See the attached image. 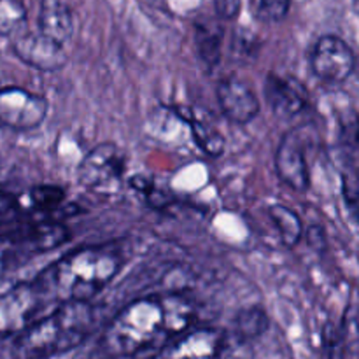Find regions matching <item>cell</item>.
Returning a JSON list of instances; mask_svg holds the SVG:
<instances>
[{
    "label": "cell",
    "mask_w": 359,
    "mask_h": 359,
    "mask_svg": "<svg viewBox=\"0 0 359 359\" xmlns=\"http://www.w3.org/2000/svg\"><path fill=\"white\" fill-rule=\"evenodd\" d=\"M196 309L182 293L146 297L126 305L102 337V347L111 356H140L163 349L170 340L188 332Z\"/></svg>",
    "instance_id": "6da1fadb"
},
{
    "label": "cell",
    "mask_w": 359,
    "mask_h": 359,
    "mask_svg": "<svg viewBox=\"0 0 359 359\" xmlns=\"http://www.w3.org/2000/svg\"><path fill=\"white\" fill-rule=\"evenodd\" d=\"M123 256L109 245L69 252L35 279L49 302H91L119 273Z\"/></svg>",
    "instance_id": "7a4b0ae2"
},
{
    "label": "cell",
    "mask_w": 359,
    "mask_h": 359,
    "mask_svg": "<svg viewBox=\"0 0 359 359\" xmlns=\"http://www.w3.org/2000/svg\"><path fill=\"white\" fill-rule=\"evenodd\" d=\"M95 325L91 302H63L51 314L39 318L18 333L13 351L20 358H46L77 347Z\"/></svg>",
    "instance_id": "3957f363"
},
{
    "label": "cell",
    "mask_w": 359,
    "mask_h": 359,
    "mask_svg": "<svg viewBox=\"0 0 359 359\" xmlns=\"http://www.w3.org/2000/svg\"><path fill=\"white\" fill-rule=\"evenodd\" d=\"M48 302L35 280L13 284L0 291V339L23 332L39 319L41 309Z\"/></svg>",
    "instance_id": "277c9868"
},
{
    "label": "cell",
    "mask_w": 359,
    "mask_h": 359,
    "mask_svg": "<svg viewBox=\"0 0 359 359\" xmlns=\"http://www.w3.org/2000/svg\"><path fill=\"white\" fill-rule=\"evenodd\" d=\"M48 98L20 86L0 88V126L14 132H30L44 123Z\"/></svg>",
    "instance_id": "5b68a950"
},
{
    "label": "cell",
    "mask_w": 359,
    "mask_h": 359,
    "mask_svg": "<svg viewBox=\"0 0 359 359\" xmlns=\"http://www.w3.org/2000/svg\"><path fill=\"white\" fill-rule=\"evenodd\" d=\"M309 62L314 76L330 84L344 83L356 69V55L353 48L333 34L321 35L314 42Z\"/></svg>",
    "instance_id": "8992f818"
},
{
    "label": "cell",
    "mask_w": 359,
    "mask_h": 359,
    "mask_svg": "<svg viewBox=\"0 0 359 359\" xmlns=\"http://www.w3.org/2000/svg\"><path fill=\"white\" fill-rule=\"evenodd\" d=\"M126 158L114 142H102L95 146L77 167V179L88 189L109 186L123 177Z\"/></svg>",
    "instance_id": "52a82bcc"
},
{
    "label": "cell",
    "mask_w": 359,
    "mask_h": 359,
    "mask_svg": "<svg viewBox=\"0 0 359 359\" xmlns=\"http://www.w3.org/2000/svg\"><path fill=\"white\" fill-rule=\"evenodd\" d=\"M11 48L20 62L41 72L62 70L69 60L65 46L53 41L42 32H27V34L16 35Z\"/></svg>",
    "instance_id": "ba28073f"
},
{
    "label": "cell",
    "mask_w": 359,
    "mask_h": 359,
    "mask_svg": "<svg viewBox=\"0 0 359 359\" xmlns=\"http://www.w3.org/2000/svg\"><path fill=\"white\" fill-rule=\"evenodd\" d=\"M216 98L224 118L233 125H249L262 111L258 95L237 76H228L217 83Z\"/></svg>",
    "instance_id": "9c48e42d"
},
{
    "label": "cell",
    "mask_w": 359,
    "mask_h": 359,
    "mask_svg": "<svg viewBox=\"0 0 359 359\" xmlns=\"http://www.w3.org/2000/svg\"><path fill=\"white\" fill-rule=\"evenodd\" d=\"M276 170L287 188L298 193H307L311 189V170L298 130L287 132L277 146Z\"/></svg>",
    "instance_id": "30bf717a"
},
{
    "label": "cell",
    "mask_w": 359,
    "mask_h": 359,
    "mask_svg": "<svg viewBox=\"0 0 359 359\" xmlns=\"http://www.w3.org/2000/svg\"><path fill=\"white\" fill-rule=\"evenodd\" d=\"M263 91L272 114L283 121L297 118L307 109L305 88L294 77H283L276 72H269L263 83Z\"/></svg>",
    "instance_id": "8fae6325"
},
{
    "label": "cell",
    "mask_w": 359,
    "mask_h": 359,
    "mask_svg": "<svg viewBox=\"0 0 359 359\" xmlns=\"http://www.w3.org/2000/svg\"><path fill=\"white\" fill-rule=\"evenodd\" d=\"M226 347V337L219 330H195L182 333L170 347L160 351L167 358H214L221 356Z\"/></svg>",
    "instance_id": "7c38bea8"
},
{
    "label": "cell",
    "mask_w": 359,
    "mask_h": 359,
    "mask_svg": "<svg viewBox=\"0 0 359 359\" xmlns=\"http://www.w3.org/2000/svg\"><path fill=\"white\" fill-rule=\"evenodd\" d=\"M39 32L60 44H69L74 35V14L63 0H41Z\"/></svg>",
    "instance_id": "4fadbf2b"
},
{
    "label": "cell",
    "mask_w": 359,
    "mask_h": 359,
    "mask_svg": "<svg viewBox=\"0 0 359 359\" xmlns=\"http://www.w3.org/2000/svg\"><path fill=\"white\" fill-rule=\"evenodd\" d=\"M174 112L189 126L195 144L202 149V153H205L210 158H219L224 153L226 142H224L223 133L216 126L207 123L205 119L198 118L191 109L182 107V105H175Z\"/></svg>",
    "instance_id": "5bb4252c"
},
{
    "label": "cell",
    "mask_w": 359,
    "mask_h": 359,
    "mask_svg": "<svg viewBox=\"0 0 359 359\" xmlns=\"http://www.w3.org/2000/svg\"><path fill=\"white\" fill-rule=\"evenodd\" d=\"M195 48L198 53V58L209 70L216 69L221 62V53H223V28L216 21H195Z\"/></svg>",
    "instance_id": "9a60e30c"
},
{
    "label": "cell",
    "mask_w": 359,
    "mask_h": 359,
    "mask_svg": "<svg viewBox=\"0 0 359 359\" xmlns=\"http://www.w3.org/2000/svg\"><path fill=\"white\" fill-rule=\"evenodd\" d=\"M70 238V231L67 230L63 224L60 223H41L34 224V226L27 228L23 235H21L20 242L21 245L32 251L34 255L37 252L53 251V249L60 248L65 244Z\"/></svg>",
    "instance_id": "2e32d148"
},
{
    "label": "cell",
    "mask_w": 359,
    "mask_h": 359,
    "mask_svg": "<svg viewBox=\"0 0 359 359\" xmlns=\"http://www.w3.org/2000/svg\"><path fill=\"white\" fill-rule=\"evenodd\" d=\"M266 214H269L270 221L276 224L280 242L287 249L297 248L302 238H304V224H302L300 216L293 209L283 205V203H273V205H270L266 209Z\"/></svg>",
    "instance_id": "e0dca14e"
},
{
    "label": "cell",
    "mask_w": 359,
    "mask_h": 359,
    "mask_svg": "<svg viewBox=\"0 0 359 359\" xmlns=\"http://www.w3.org/2000/svg\"><path fill=\"white\" fill-rule=\"evenodd\" d=\"M339 142L347 165L359 167V114L354 109L339 116Z\"/></svg>",
    "instance_id": "ac0fdd59"
},
{
    "label": "cell",
    "mask_w": 359,
    "mask_h": 359,
    "mask_svg": "<svg viewBox=\"0 0 359 359\" xmlns=\"http://www.w3.org/2000/svg\"><path fill=\"white\" fill-rule=\"evenodd\" d=\"M269 316L263 311L259 305H252V307L242 309L237 316H235V335L241 340L248 342V340H255L262 337L263 333L269 330Z\"/></svg>",
    "instance_id": "d6986e66"
},
{
    "label": "cell",
    "mask_w": 359,
    "mask_h": 359,
    "mask_svg": "<svg viewBox=\"0 0 359 359\" xmlns=\"http://www.w3.org/2000/svg\"><path fill=\"white\" fill-rule=\"evenodd\" d=\"M27 23V7L21 0H0V37L16 35Z\"/></svg>",
    "instance_id": "ffe728a7"
},
{
    "label": "cell",
    "mask_w": 359,
    "mask_h": 359,
    "mask_svg": "<svg viewBox=\"0 0 359 359\" xmlns=\"http://www.w3.org/2000/svg\"><path fill=\"white\" fill-rule=\"evenodd\" d=\"M342 196L347 212L359 224V167L347 165L342 174Z\"/></svg>",
    "instance_id": "44dd1931"
},
{
    "label": "cell",
    "mask_w": 359,
    "mask_h": 359,
    "mask_svg": "<svg viewBox=\"0 0 359 359\" xmlns=\"http://www.w3.org/2000/svg\"><path fill=\"white\" fill-rule=\"evenodd\" d=\"M28 196H30L32 205H34L35 209L41 210L56 209V207L62 205L67 198L65 189L55 184L34 186V188L30 189V193H28Z\"/></svg>",
    "instance_id": "7402d4cb"
},
{
    "label": "cell",
    "mask_w": 359,
    "mask_h": 359,
    "mask_svg": "<svg viewBox=\"0 0 359 359\" xmlns=\"http://www.w3.org/2000/svg\"><path fill=\"white\" fill-rule=\"evenodd\" d=\"M291 11V0H258L256 18L263 23H280Z\"/></svg>",
    "instance_id": "603a6c76"
},
{
    "label": "cell",
    "mask_w": 359,
    "mask_h": 359,
    "mask_svg": "<svg viewBox=\"0 0 359 359\" xmlns=\"http://www.w3.org/2000/svg\"><path fill=\"white\" fill-rule=\"evenodd\" d=\"M18 212H20V203H18L16 196L0 191V224L16 219Z\"/></svg>",
    "instance_id": "cb8c5ba5"
},
{
    "label": "cell",
    "mask_w": 359,
    "mask_h": 359,
    "mask_svg": "<svg viewBox=\"0 0 359 359\" xmlns=\"http://www.w3.org/2000/svg\"><path fill=\"white\" fill-rule=\"evenodd\" d=\"M242 2L241 0H214V13L219 20L233 21L241 14Z\"/></svg>",
    "instance_id": "d4e9b609"
},
{
    "label": "cell",
    "mask_w": 359,
    "mask_h": 359,
    "mask_svg": "<svg viewBox=\"0 0 359 359\" xmlns=\"http://www.w3.org/2000/svg\"><path fill=\"white\" fill-rule=\"evenodd\" d=\"M307 238H309V244L316 249H321L325 248L326 244V235L325 230L321 226H312L307 230Z\"/></svg>",
    "instance_id": "484cf974"
},
{
    "label": "cell",
    "mask_w": 359,
    "mask_h": 359,
    "mask_svg": "<svg viewBox=\"0 0 359 359\" xmlns=\"http://www.w3.org/2000/svg\"><path fill=\"white\" fill-rule=\"evenodd\" d=\"M6 265H7V249L6 245H4V242L0 241V277H2L4 270H6Z\"/></svg>",
    "instance_id": "4316f807"
}]
</instances>
